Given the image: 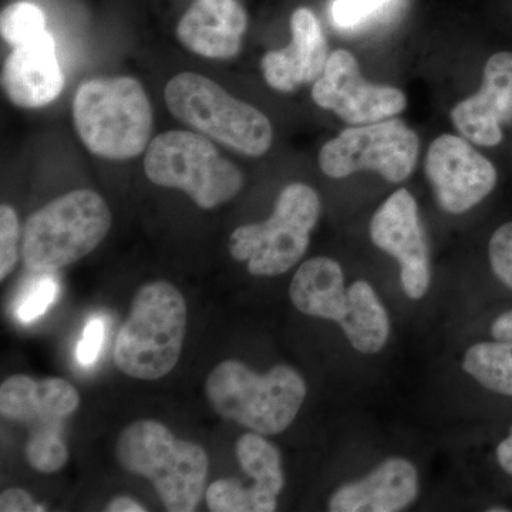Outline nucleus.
Wrapping results in <instances>:
<instances>
[{"label":"nucleus","instance_id":"7ed1b4c3","mask_svg":"<svg viewBox=\"0 0 512 512\" xmlns=\"http://www.w3.org/2000/svg\"><path fill=\"white\" fill-rule=\"evenodd\" d=\"M116 456L128 473L153 483L165 510H197L210 468V458L204 448L175 439L158 421L140 420L120 434Z\"/></svg>","mask_w":512,"mask_h":512},{"label":"nucleus","instance_id":"423d86ee","mask_svg":"<svg viewBox=\"0 0 512 512\" xmlns=\"http://www.w3.org/2000/svg\"><path fill=\"white\" fill-rule=\"evenodd\" d=\"M164 97L175 119L244 156H264L272 146L274 131L268 117L208 77L177 74L165 86Z\"/></svg>","mask_w":512,"mask_h":512},{"label":"nucleus","instance_id":"7c9ffc66","mask_svg":"<svg viewBox=\"0 0 512 512\" xmlns=\"http://www.w3.org/2000/svg\"><path fill=\"white\" fill-rule=\"evenodd\" d=\"M0 511L2 512H43L46 508L36 504L32 495L22 488H8L0 495Z\"/></svg>","mask_w":512,"mask_h":512},{"label":"nucleus","instance_id":"b1692460","mask_svg":"<svg viewBox=\"0 0 512 512\" xmlns=\"http://www.w3.org/2000/svg\"><path fill=\"white\" fill-rule=\"evenodd\" d=\"M26 458L30 466L40 473H56L66 466L69 450L56 426H36L26 443Z\"/></svg>","mask_w":512,"mask_h":512},{"label":"nucleus","instance_id":"9d476101","mask_svg":"<svg viewBox=\"0 0 512 512\" xmlns=\"http://www.w3.org/2000/svg\"><path fill=\"white\" fill-rule=\"evenodd\" d=\"M312 99L320 109L333 111L353 126L389 119L407 106L402 90L363 79L348 50H336L329 56L322 76L313 83Z\"/></svg>","mask_w":512,"mask_h":512},{"label":"nucleus","instance_id":"c85d7f7f","mask_svg":"<svg viewBox=\"0 0 512 512\" xmlns=\"http://www.w3.org/2000/svg\"><path fill=\"white\" fill-rule=\"evenodd\" d=\"M488 258L495 278L512 291V221L494 232L488 244Z\"/></svg>","mask_w":512,"mask_h":512},{"label":"nucleus","instance_id":"f8f14e48","mask_svg":"<svg viewBox=\"0 0 512 512\" xmlns=\"http://www.w3.org/2000/svg\"><path fill=\"white\" fill-rule=\"evenodd\" d=\"M369 232L375 247L399 262L407 298H424L431 281L429 247L413 195L406 188L393 192L373 215Z\"/></svg>","mask_w":512,"mask_h":512},{"label":"nucleus","instance_id":"4be33fe9","mask_svg":"<svg viewBox=\"0 0 512 512\" xmlns=\"http://www.w3.org/2000/svg\"><path fill=\"white\" fill-rule=\"evenodd\" d=\"M463 370L484 389L512 399V340L493 339L467 350Z\"/></svg>","mask_w":512,"mask_h":512},{"label":"nucleus","instance_id":"72a5a7b5","mask_svg":"<svg viewBox=\"0 0 512 512\" xmlns=\"http://www.w3.org/2000/svg\"><path fill=\"white\" fill-rule=\"evenodd\" d=\"M106 511L109 512H146L147 508L138 504L133 498L126 495H119L107 504Z\"/></svg>","mask_w":512,"mask_h":512},{"label":"nucleus","instance_id":"ddd939ff","mask_svg":"<svg viewBox=\"0 0 512 512\" xmlns=\"http://www.w3.org/2000/svg\"><path fill=\"white\" fill-rule=\"evenodd\" d=\"M451 121L461 136L477 146L495 147L503 141V126L512 121L511 52L488 59L480 90L454 107Z\"/></svg>","mask_w":512,"mask_h":512},{"label":"nucleus","instance_id":"39448f33","mask_svg":"<svg viewBox=\"0 0 512 512\" xmlns=\"http://www.w3.org/2000/svg\"><path fill=\"white\" fill-rule=\"evenodd\" d=\"M111 212L101 195L76 190L30 215L23 229L22 258L36 274L80 261L109 234Z\"/></svg>","mask_w":512,"mask_h":512},{"label":"nucleus","instance_id":"a878e982","mask_svg":"<svg viewBox=\"0 0 512 512\" xmlns=\"http://www.w3.org/2000/svg\"><path fill=\"white\" fill-rule=\"evenodd\" d=\"M57 293H59V284L52 276L45 274L30 284L25 293L20 296L16 306V318L22 323L35 322L52 306Z\"/></svg>","mask_w":512,"mask_h":512},{"label":"nucleus","instance_id":"6e6552de","mask_svg":"<svg viewBox=\"0 0 512 512\" xmlns=\"http://www.w3.org/2000/svg\"><path fill=\"white\" fill-rule=\"evenodd\" d=\"M151 183L184 191L202 210L237 197L244 177L210 140L192 131H167L151 141L144 158Z\"/></svg>","mask_w":512,"mask_h":512},{"label":"nucleus","instance_id":"bb28decb","mask_svg":"<svg viewBox=\"0 0 512 512\" xmlns=\"http://www.w3.org/2000/svg\"><path fill=\"white\" fill-rule=\"evenodd\" d=\"M19 218L10 205L0 207V281L12 274L19 259Z\"/></svg>","mask_w":512,"mask_h":512},{"label":"nucleus","instance_id":"412c9836","mask_svg":"<svg viewBox=\"0 0 512 512\" xmlns=\"http://www.w3.org/2000/svg\"><path fill=\"white\" fill-rule=\"evenodd\" d=\"M235 454L239 466L252 478L251 487L261 500L262 510L275 511L285 484L278 448L262 434L252 431L239 437L235 444Z\"/></svg>","mask_w":512,"mask_h":512},{"label":"nucleus","instance_id":"f257e3e1","mask_svg":"<svg viewBox=\"0 0 512 512\" xmlns=\"http://www.w3.org/2000/svg\"><path fill=\"white\" fill-rule=\"evenodd\" d=\"M205 392L222 419L262 436H276L298 416L308 389L291 366L278 365L258 375L238 360H224L208 375Z\"/></svg>","mask_w":512,"mask_h":512},{"label":"nucleus","instance_id":"f3484780","mask_svg":"<svg viewBox=\"0 0 512 512\" xmlns=\"http://www.w3.org/2000/svg\"><path fill=\"white\" fill-rule=\"evenodd\" d=\"M248 16L238 0H194L178 22L177 37L207 59H232L241 52Z\"/></svg>","mask_w":512,"mask_h":512},{"label":"nucleus","instance_id":"6ab92c4d","mask_svg":"<svg viewBox=\"0 0 512 512\" xmlns=\"http://www.w3.org/2000/svg\"><path fill=\"white\" fill-rule=\"evenodd\" d=\"M289 298L303 315L339 323L348 303L342 266L328 256L303 262L293 275Z\"/></svg>","mask_w":512,"mask_h":512},{"label":"nucleus","instance_id":"c756f323","mask_svg":"<svg viewBox=\"0 0 512 512\" xmlns=\"http://www.w3.org/2000/svg\"><path fill=\"white\" fill-rule=\"evenodd\" d=\"M104 333H106V325L101 318L90 319L86 329L83 332V338L77 345L76 357L80 365L92 366L99 357L101 348L104 343Z\"/></svg>","mask_w":512,"mask_h":512},{"label":"nucleus","instance_id":"20e7f679","mask_svg":"<svg viewBox=\"0 0 512 512\" xmlns=\"http://www.w3.org/2000/svg\"><path fill=\"white\" fill-rule=\"evenodd\" d=\"M187 332V303L168 282L144 285L131 303L114 348L124 375L158 380L177 366Z\"/></svg>","mask_w":512,"mask_h":512},{"label":"nucleus","instance_id":"a211bd4d","mask_svg":"<svg viewBox=\"0 0 512 512\" xmlns=\"http://www.w3.org/2000/svg\"><path fill=\"white\" fill-rule=\"evenodd\" d=\"M80 396L60 377L35 380L26 375L10 376L0 386L3 419L36 426L52 424L72 416L79 409Z\"/></svg>","mask_w":512,"mask_h":512},{"label":"nucleus","instance_id":"0eeeda50","mask_svg":"<svg viewBox=\"0 0 512 512\" xmlns=\"http://www.w3.org/2000/svg\"><path fill=\"white\" fill-rule=\"evenodd\" d=\"M318 192L309 185H286L271 217L242 225L229 238L235 261L247 262L254 276H278L293 268L308 251L311 234L320 217Z\"/></svg>","mask_w":512,"mask_h":512},{"label":"nucleus","instance_id":"9b49d317","mask_svg":"<svg viewBox=\"0 0 512 512\" xmlns=\"http://www.w3.org/2000/svg\"><path fill=\"white\" fill-rule=\"evenodd\" d=\"M424 170L437 204L453 215L477 207L498 181L493 163L478 153L467 138L451 134H443L431 143Z\"/></svg>","mask_w":512,"mask_h":512},{"label":"nucleus","instance_id":"4468645a","mask_svg":"<svg viewBox=\"0 0 512 512\" xmlns=\"http://www.w3.org/2000/svg\"><path fill=\"white\" fill-rule=\"evenodd\" d=\"M292 40L285 49L262 57V73L276 92L293 93L303 84L315 83L328 63V45L318 18L301 8L291 18Z\"/></svg>","mask_w":512,"mask_h":512},{"label":"nucleus","instance_id":"f03ea898","mask_svg":"<svg viewBox=\"0 0 512 512\" xmlns=\"http://www.w3.org/2000/svg\"><path fill=\"white\" fill-rule=\"evenodd\" d=\"M73 123L94 156L128 160L146 151L153 110L138 80L104 77L80 84L73 100Z\"/></svg>","mask_w":512,"mask_h":512},{"label":"nucleus","instance_id":"dca6fc26","mask_svg":"<svg viewBox=\"0 0 512 512\" xmlns=\"http://www.w3.org/2000/svg\"><path fill=\"white\" fill-rule=\"evenodd\" d=\"M419 497V473L406 458H387L366 477L339 487L329 500L332 512H397Z\"/></svg>","mask_w":512,"mask_h":512},{"label":"nucleus","instance_id":"2eb2a0df","mask_svg":"<svg viewBox=\"0 0 512 512\" xmlns=\"http://www.w3.org/2000/svg\"><path fill=\"white\" fill-rule=\"evenodd\" d=\"M6 96L15 106L40 109L53 103L64 89L56 43L49 32L12 50L2 72Z\"/></svg>","mask_w":512,"mask_h":512},{"label":"nucleus","instance_id":"393cba45","mask_svg":"<svg viewBox=\"0 0 512 512\" xmlns=\"http://www.w3.org/2000/svg\"><path fill=\"white\" fill-rule=\"evenodd\" d=\"M205 500L212 512H264L254 488L234 478L214 481L207 488Z\"/></svg>","mask_w":512,"mask_h":512},{"label":"nucleus","instance_id":"cd10ccee","mask_svg":"<svg viewBox=\"0 0 512 512\" xmlns=\"http://www.w3.org/2000/svg\"><path fill=\"white\" fill-rule=\"evenodd\" d=\"M393 0H335L332 18L340 29H356L383 12Z\"/></svg>","mask_w":512,"mask_h":512},{"label":"nucleus","instance_id":"aec40b11","mask_svg":"<svg viewBox=\"0 0 512 512\" xmlns=\"http://www.w3.org/2000/svg\"><path fill=\"white\" fill-rule=\"evenodd\" d=\"M357 352L376 355L390 338V318L372 285L356 281L348 288V303L339 322Z\"/></svg>","mask_w":512,"mask_h":512},{"label":"nucleus","instance_id":"2f4dec72","mask_svg":"<svg viewBox=\"0 0 512 512\" xmlns=\"http://www.w3.org/2000/svg\"><path fill=\"white\" fill-rule=\"evenodd\" d=\"M495 457H497V463L501 470L512 477V427L508 436L498 443Z\"/></svg>","mask_w":512,"mask_h":512},{"label":"nucleus","instance_id":"473e14b6","mask_svg":"<svg viewBox=\"0 0 512 512\" xmlns=\"http://www.w3.org/2000/svg\"><path fill=\"white\" fill-rule=\"evenodd\" d=\"M491 336L494 339L512 340V309L501 313L491 325Z\"/></svg>","mask_w":512,"mask_h":512},{"label":"nucleus","instance_id":"5701e85b","mask_svg":"<svg viewBox=\"0 0 512 512\" xmlns=\"http://www.w3.org/2000/svg\"><path fill=\"white\" fill-rule=\"evenodd\" d=\"M45 32V13L33 3H12L0 15V33L10 46L25 45Z\"/></svg>","mask_w":512,"mask_h":512},{"label":"nucleus","instance_id":"1a4fd4ad","mask_svg":"<svg viewBox=\"0 0 512 512\" xmlns=\"http://www.w3.org/2000/svg\"><path fill=\"white\" fill-rule=\"evenodd\" d=\"M419 137L402 120H382L343 130L319 153L323 174L340 180L359 171H376L399 184L413 174L419 158Z\"/></svg>","mask_w":512,"mask_h":512}]
</instances>
